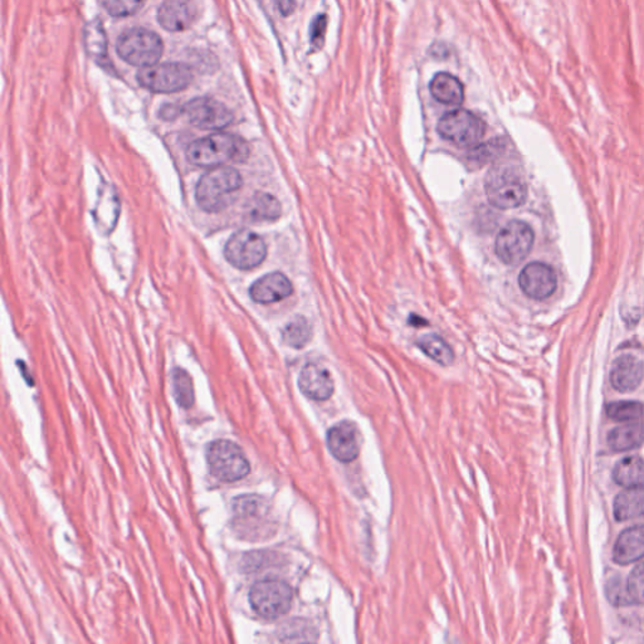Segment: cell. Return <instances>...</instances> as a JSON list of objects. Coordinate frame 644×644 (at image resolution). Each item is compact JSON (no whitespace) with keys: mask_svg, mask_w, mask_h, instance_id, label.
Instances as JSON below:
<instances>
[{"mask_svg":"<svg viewBox=\"0 0 644 644\" xmlns=\"http://www.w3.org/2000/svg\"><path fill=\"white\" fill-rule=\"evenodd\" d=\"M85 43L87 52L89 53L96 61H106L107 59V42L106 35L100 22H92L86 27L85 29Z\"/></svg>","mask_w":644,"mask_h":644,"instance_id":"484cf974","label":"cell"},{"mask_svg":"<svg viewBox=\"0 0 644 644\" xmlns=\"http://www.w3.org/2000/svg\"><path fill=\"white\" fill-rule=\"evenodd\" d=\"M437 130L443 139L458 148H472L485 136L486 125L471 111L457 109L440 118Z\"/></svg>","mask_w":644,"mask_h":644,"instance_id":"52a82bcc","label":"cell"},{"mask_svg":"<svg viewBox=\"0 0 644 644\" xmlns=\"http://www.w3.org/2000/svg\"><path fill=\"white\" fill-rule=\"evenodd\" d=\"M185 155L193 166L218 167L247 160L250 148L236 135L214 134L191 143Z\"/></svg>","mask_w":644,"mask_h":644,"instance_id":"6da1fadb","label":"cell"},{"mask_svg":"<svg viewBox=\"0 0 644 644\" xmlns=\"http://www.w3.org/2000/svg\"><path fill=\"white\" fill-rule=\"evenodd\" d=\"M173 395L182 408H190L194 404V386L188 371L176 368L172 373Z\"/></svg>","mask_w":644,"mask_h":644,"instance_id":"d4e9b609","label":"cell"},{"mask_svg":"<svg viewBox=\"0 0 644 644\" xmlns=\"http://www.w3.org/2000/svg\"><path fill=\"white\" fill-rule=\"evenodd\" d=\"M107 13L113 17H128L143 7L144 0H101Z\"/></svg>","mask_w":644,"mask_h":644,"instance_id":"f1b7e54d","label":"cell"},{"mask_svg":"<svg viewBox=\"0 0 644 644\" xmlns=\"http://www.w3.org/2000/svg\"><path fill=\"white\" fill-rule=\"evenodd\" d=\"M291 586L280 579L260 580L250 590L252 609L265 619H277L291 609Z\"/></svg>","mask_w":644,"mask_h":644,"instance_id":"8992f818","label":"cell"},{"mask_svg":"<svg viewBox=\"0 0 644 644\" xmlns=\"http://www.w3.org/2000/svg\"><path fill=\"white\" fill-rule=\"evenodd\" d=\"M534 230L523 221L506 224L496 238L495 252L505 265H519L526 259L534 244Z\"/></svg>","mask_w":644,"mask_h":644,"instance_id":"9c48e42d","label":"cell"},{"mask_svg":"<svg viewBox=\"0 0 644 644\" xmlns=\"http://www.w3.org/2000/svg\"><path fill=\"white\" fill-rule=\"evenodd\" d=\"M607 597L613 605H629L633 603L629 595L627 586L619 578H613L607 584L605 588Z\"/></svg>","mask_w":644,"mask_h":644,"instance_id":"4dcf8cb0","label":"cell"},{"mask_svg":"<svg viewBox=\"0 0 644 644\" xmlns=\"http://www.w3.org/2000/svg\"><path fill=\"white\" fill-rule=\"evenodd\" d=\"M431 94L438 103L458 106L462 104L464 89L462 82L451 74H436L430 85Z\"/></svg>","mask_w":644,"mask_h":644,"instance_id":"d6986e66","label":"cell"},{"mask_svg":"<svg viewBox=\"0 0 644 644\" xmlns=\"http://www.w3.org/2000/svg\"><path fill=\"white\" fill-rule=\"evenodd\" d=\"M419 349L430 356L432 361L443 367H448L454 361V353L452 347L436 334L424 335L418 340Z\"/></svg>","mask_w":644,"mask_h":644,"instance_id":"cb8c5ba5","label":"cell"},{"mask_svg":"<svg viewBox=\"0 0 644 644\" xmlns=\"http://www.w3.org/2000/svg\"><path fill=\"white\" fill-rule=\"evenodd\" d=\"M292 283L280 272H274L260 277L252 284L250 295L257 304L268 305L289 298L292 293Z\"/></svg>","mask_w":644,"mask_h":644,"instance_id":"2e32d148","label":"cell"},{"mask_svg":"<svg viewBox=\"0 0 644 644\" xmlns=\"http://www.w3.org/2000/svg\"><path fill=\"white\" fill-rule=\"evenodd\" d=\"M283 16H291L296 9V0H275Z\"/></svg>","mask_w":644,"mask_h":644,"instance_id":"d6a6232c","label":"cell"},{"mask_svg":"<svg viewBox=\"0 0 644 644\" xmlns=\"http://www.w3.org/2000/svg\"><path fill=\"white\" fill-rule=\"evenodd\" d=\"M247 215L253 221H274L283 212L280 202L271 194H256L245 206Z\"/></svg>","mask_w":644,"mask_h":644,"instance_id":"603a6c76","label":"cell"},{"mask_svg":"<svg viewBox=\"0 0 644 644\" xmlns=\"http://www.w3.org/2000/svg\"><path fill=\"white\" fill-rule=\"evenodd\" d=\"M284 343L293 349H302L311 338V328L305 317H295L283 332Z\"/></svg>","mask_w":644,"mask_h":644,"instance_id":"4316f807","label":"cell"},{"mask_svg":"<svg viewBox=\"0 0 644 644\" xmlns=\"http://www.w3.org/2000/svg\"><path fill=\"white\" fill-rule=\"evenodd\" d=\"M485 191L491 205L500 209L517 208L526 200L527 185L514 167H496L488 172Z\"/></svg>","mask_w":644,"mask_h":644,"instance_id":"3957f363","label":"cell"},{"mask_svg":"<svg viewBox=\"0 0 644 644\" xmlns=\"http://www.w3.org/2000/svg\"><path fill=\"white\" fill-rule=\"evenodd\" d=\"M627 588L633 603L644 605V563L637 565L629 575Z\"/></svg>","mask_w":644,"mask_h":644,"instance_id":"f546056e","label":"cell"},{"mask_svg":"<svg viewBox=\"0 0 644 644\" xmlns=\"http://www.w3.org/2000/svg\"><path fill=\"white\" fill-rule=\"evenodd\" d=\"M326 29H328V18L325 14H320L314 18L310 27V42L314 50H320L325 43Z\"/></svg>","mask_w":644,"mask_h":644,"instance_id":"1f68e13d","label":"cell"},{"mask_svg":"<svg viewBox=\"0 0 644 644\" xmlns=\"http://www.w3.org/2000/svg\"><path fill=\"white\" fill-rule=\"evenodd\" d=\"M200 14L198 0H166L158 12V20L167 32H184Z\"/></svg>","mask_w":644,"mask_h":644,"instance_id":"4fadbf2b","label":"cell"},{"mask_svg":"<svg viewBox=\"0 0 644 644\" xmlns=\"http://www.w3.org/2000/svg\"><path fill=\"white\" fill-rule=\"evenodd\" d=\"M607 415L617 422H636L643 415V406L638 401H617L608 404Z\"/></svg>","mask_w":644,"mask_h":644,"instance_id":"83f0119b","label":"cell"},{"mask_svg":"<svg viewBox=\"0 0 644 644\" xmlns=\"http://www.w3.org/2000/svg\"><path fill=\"white\" fill-rule=\"evenodd\" d=\"M182 113L189 122L203 130H221L232 122L233 115L226 105L208 97L194 98L189 101Z\"/></svg>","mask_w":644,"mask_h":644,"instance_id":"8fae6325","label":"cell"},{"mask_svg":"<svg viewBox=\"0 0 644 644\" xmlns=\"http://www.w3.org/2000/svg\"><path fill=\"white\" fill-rule=\"evenodd\" d=\"M116 50L128 65L145 68L157 65L163 56L164 44L157 33L134 28L120 35Z\"/></svg>","mask_w":644,"mask_h":644,"instance_id":"5b68a950","label":"cell"},{"mask_svg":"<svg viewBox=\"0 0 644 644\" xmlns=\"http://www.w3.org/2000/svg\"><path fill=\"white\" fill-rule=\"evenodd\" d=\"M242 188V176L230 167H218L198 182L196 199L203 211L217 213L229 208Z\"/></svg>","mask_w":644,"mask_h":644,"instance_id":"7a4b0ae2","label":"cell"},{"mask_svg":"<svg viewBox=\"0 0 644 644\" xmlns=\"http://www.w3.org/2000/svg\"><path fill=\"white\" fill-rule=\"evenodd\" d=\"M206 462L215 478L232 484L247 477L251 464L244 451L232 440L218 439L206 449Z\"/></svg>","mask_w":644,"mask_h":644,"instance_id":"277c9868","label":"cell"},{"mask_svg":"<svg viewBox=\"0 0 644 644\" xmlns=\"http://www.w3.org/2000/svg\"><path fill=\"white\" fill-rule=\"evenodd\" d=\"M326 440L329 451L340 462H353L361 454V436L353 422L343 421L332 425Z\"/></svg>","mask_w":644,"mask_h":644,"instance_id":"7c38bea8","label":"cell"},{"mask_svg":"<svg viewBox=\"0 0 644 644\" xmlns=\"http://www.w3.org/2000/svg\"><path fill=\"white\" fill-rule=\"evenodd\" d=\"M299 391L308 400L325 401L334 394L335 384L331 374L322 365L310 362L305 365L299 376Z\"/></svg>","mask_w":644,"mask_h":644,"instance_id":"9a60e30c","label":"cell"},{"mask_svg":"<svg viewBox=\"0 0 644 644\" xmlns=\"http://www.w3.org/2000/svg\"><path fill=\"white\" fill-rule=\"evenodd\" d=\"M644 365L633 355L619 356L610 370V383L613 388L622 393L634 391L642 383Z\"/></svg>","mask_w":644,"mask_h":644,"instance_id":"e0dca14e","label":"cell"},{"mask_svg":"<svg viewBox=\"0 0 644 644\" xmlns=\"http://www.w3.org/2000/svg\"><path fill=\"white\" fill-rule=\"evenodd\" d=\"M224 256L236 268L251 269L265 260L268 245L257 233L247 229L238 230L227 242Z\"/></svg>","mask_w":644,"mask_h":644,"instance_id":"30bf717a","label":"cell"},{"mask_svg":"<svg viewBox=\"0 0 644 644\" xmlns=\"http://www.w3.org/2000/svg\"><path fill=\"white\" fill-rule=\"evenodd\" d=\"M643 439V425L638 422H631L613 430L608 436V445L613 451H629L642 445Z\"/></svg>","mask_w":644,"mask_h":644,"instance_id":"44dd1931","label":"cell"},{"mask_svg":"<svg viewBox=\"0 0 644 644\" xmlns=\"http://www.w3.org/2000/svg\"><path fill=\"white\" fill-rule=\"evenodd\" d=\"M519 284L526 296L534 299L550 298L558 286V277L549 265L542 262L529 263L521 271Z\"/></svg>","mask_w":644,"mask_h":644,"instance_id":"5bb4252c","label":"cell"},{"mask_svg":"<svg viewBox=\"0 0 644 644\" xmlns=\"http://www.w3.org/2000/svg\"><path fill=\"white\" fill-rule=\"evenodd\" d=\"M644 558V525L629 527L614 545L613 559L617 564L627 565Z\"/></svg>","mask_w":644,"mask_h":644,"instance_id":"ac0fdd59","label":"cell"},{"mask_svg":"<svg viewBox=\"0 0 644 644\" xmlns=\"http://www.w3.org/2000/svg\"><path fill=\"white\" fill-rule=\"evenodd\" d=\"M191 79L190 67L184 63H161L142 68L137 74L140 85L158 94L182 91L190 85Z\"/></svg>","mask_w":644,"mask_h":644,"instance_id":"ba28073f","label":"cell"},{"mask_svg":"<svg viewBox=\"0 0 644 644\" xmlns=\"http://www.w3.org/2000/svg\"><path fill=\"white\" fill-rule=\"evenodd\" d=\"M644 512V487H631L623 491L614 501V515L618 521H627Z\"/></svg>","mask_w":644,"mask_h":644,"instance_id":"ffe728a7","label":"cell"},{"mask_svg":"<svg viewBox=\"0 0 644 644\" xmlns=\"http://www.w3.org/2000/svg\"><path fill=\"white\" fill-rule=\"evenodd\" d=\"M613 479L625 488L643 486L644 461L638 456L623 458L614 469Z\"/></svg>","mask_w":644,"mask_h":644,"instance_id":"7402d4cb","label":"cell"}]
</instances>
